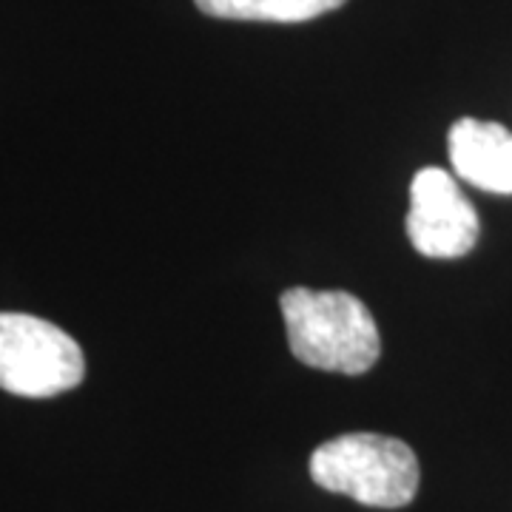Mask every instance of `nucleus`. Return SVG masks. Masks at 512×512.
I'll list each match as a JSON object with an SVG mask.
<instances>
[{"label": "nucleus", "instance_id": "f257e3e1", "mask_svg": "<svg viewBox=\"0 0 512 512\" xmlns=\"http://www.w3.org/2000/svg\"><path fill=\"white\" fill-rule=\"evenodd\" d=\"M279 308L291 353L302 365L362 376L379 362L382 339L376 319L353 293L288 288Z\"/></svg>", "mask_w": 512, "mask_h": 512}, {"label": "nucleus", "instance_id": "f03ea898", "mask_svg": "<svg viewBox=\"0 0 512 512\" xmlns=\"http://www.w3.org/2000/svg\"><path fill=\"white\" fill-rule=\"evenodd\" d=\"M311 478L328 493L396 510L419 493V458L399 439L348 433L313 450Z\"/></svg>", "mask_w": 512, "mask_h": 512}, {"label": "nucleus", "instance_id": "7ed1b4c3", "mask_svg": "<svg viewBox=\"0 0 512 512\" xmlns=\"http://www.w3.org/2000/svg\"><path fill=\"white\" fill-rule=\"evenodd\" d=\"M83 376V350L66 330L32 313H0V390L49 399L77 387Z\"/></svg>", "mask_w": 512, "mask_h": 512}, {"label": "nucleus", "instance_id": "20e7f679", "mask_svg": "<svg viewBox=\"0 0 512 512\" xmlns=\"http://www.w3.org/2000/svg\"><path fill=\"white\" fill-rule=\"evenodd\" d=\"M481 234L473 202L464 197L453 174L421 168L410 183L407 237L421 256L456 259L473 251Z\"/></svg>", "mask_w": 512, "mask_h": 512}, {"label": "nucleus", "instance_id": "39448f33", "mask_svg": "<svg viewBox=\"0 0 512 512\" xmlns=\"http://www.w3.org/2000/svg\"><path fill=\"white\" fill-rule=\"evenodd\" d=\"M450 163L461 180L490 194H512V131L501 123L464 117L447 134Z\"/></svg>", "mask_w": 512, "mask_h": 512}, {"label": "nucleus", "instance_id": "423d86ee", "mask_svg": "<svg viewBox=\"0 0 512 512\" xmlns=\"http://www.w3.org/2000/svg\"><path fill=\"white\" fill-rule=\"evenodd\" d=\"M208 18L256 23H305L345 6L348 0H194Z\"/></svg>", "mask_w": 512, "mask_h": 512}]
</instances>
